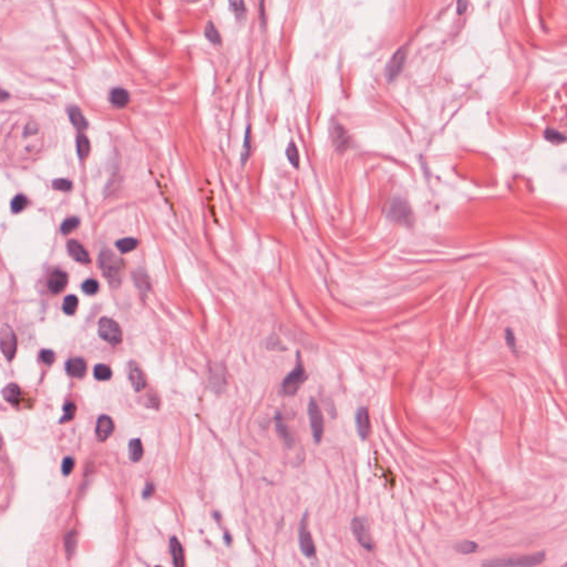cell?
Segmentation results:
<instances>
[{"label":"cell","instance_id":"6da1fadb","mask_svg":"<svg viewBox=\"0 0 567 567\" xmlns=\"http://www.w3.org/2000/svg\"><path fill=\"white\" fill-rule=\"evenodd\" d=\"M99 267L109 284L113 287H118L122 282L124 274L123 260L111 251L103 250L99 255Z\"/></svg>","mask_w":567,"mask_h":567},{"label":"cell","instance_id":"7a4b0ae2","mask_svg":"<svg viewBox=\"0 0 567 567\" xmlns=\"http://www.w3.org/2000/svg\"><path fill=\"white\" fill-rule=\"evenodd\" d=\"M544 560H545V553L539 552V553H535V554H530V555L489 560V562H484L483 566H498V567H504V566H535V565L542 564Z\"/></svg>","mask_w":567,"mask_h":567},{"label":"cell","instance_id":"3957f363","mask_svg":"<svg viewBox=\"0 0 567 567\" xmlns=\"http://www.w3.org/2000/svg\"><path fill=\"white\" fill-rule=\"evenodd\" d=\"M352 531L354 536L365 550L371 552L374 549L372 537L369 532V526L367 519L364 517L355 518L352 521Z\"/></svg>","mask_w":567,"mask_h":567},{"label":"cell","instance_id":"277c9868","mask_svg":"<svg viewBox=\"0 0 567 567\" xmlns=\"http://www.w3.org/2000/svg\"><path fill=\"white\" fill-rule=\"evenodd\" d=\"M307 378L304 366L302 364L301 357L297 356V365L294 370H292L287 377L285 378L283 382V391L287 396H294V394L299 390V388L304 384V381Z\"/></svg>","mask_w":567,"mask_h":567},{"label":"cell","instance_id":"5b68a950","mask_svg":"<svg viewBox=\"0 0 567 567\" xmlns=\"http://www.w3.org/2000/svg\"><path fill=\"white\" fill-rule=\"evenodd\" d=\"M99 336L112 346H117L122 341V330L119 323L110 318H101L99 321Z\"/></svg>","mask_w":567,"mask_h":567},{"label":"cell","instance_id":"8992f818","mask_svg":"<svg viewBox=\"0 0 567 567\" xmlns=\"http://www.w3.org/2000/svg\"><path fill=\"white\" fill-rule=\"evenodd\" d=\"M0 349L7 360H12L17 352V338L14 330L8 325L0 328Z\"/></svg>","mask_w":567,"mask_h":567},{"label":"cell","instance_id":"52a82bcc","mask_svg":"<svg viewBox=\"0 0 567 567\" xmlns=\"http://www.w3.org/2000/svg\"><path fill=\"white\" fill-rule=\"evenodd\" d=\"M308 416H309V422L311 432H313L314 440L319 443L321 441V438L323 435V418L320 408L318 407L317 402L311 399L309 401L308 406Z\"/></svg>","mask_w":567,"mask_h":567},{"label":"cell","instance_id":"ba28073f","mask_svg":"<svg viewBox=\"0 0 567 567\" xmlns=\"http://www.w3.org/2000/svg\"><path fill=\"white\" fill-rule=\"evenodd\" d=\"M299 546L307 557H313L316 554V547L313 537L308 530V514L305 513L299 526Z\"/></svg>","mask_w":567,"mask_h":567},{"label":"cell","instance_id":"9c48e42d","mask_svg":"<svg viewBox=\"0 0 567 567\" xmlns=\"http://www.w3.org/2000/svg\"><path fill=\"white\" fill-rule=\"evenodd\" d=\"M355 422L357 433H358L359 438L362 441L367 440L371 435V421L370 417H369V411L366 407H360L357 409L355 415Z\"/></svg>","mask_w":567,"mask_h":567},{"label":"cell","instance_id":"30bf717a","mask_svg":"<svg viewBox=\"0 0 567 567\" xmlns=\"http://www.w3.org/2000/svg\"><path fill=\"white\" fill-rule=\"evenodd\" d=\"M406 59H407V51H406V47H402L393 55L389 63L387 65L386 76L388 81H393L397 78L398 74L401 72V70H402L404 66Z\"/></svg>","mask_w":567,"mask_h":567},{"label":"cell","instance_id":"8fae6325","mask_svg":"<svg viewBox=\"0 0 567 567\" xmlns=\"http://www.w3.org/2000/svg\"><path fill=\"white\" fill-rule=\"evenodd\" d=\"M389 216L390 219L400 223H408L410 219H412V214L408 204L400 199H396L392 202Z\"/></svg>","mask_w":567,"mask_h":567},{"label":"cell","instance_id":"7c38bea8","mask_svg":"<svg viewBox=\"0 0 567 567\" xmlns=\"http://www.w3.org/2000/svg\"><path fill=\"white\" fill-rule=\"evenodd\" d=\"M67 248H68L69 255L75 260V262H79L82 264L91 263V258L89 256V253L78 240L75 239L69 240L67 244Z\"/></svg>","mask_w":567,"mask_h":567},{"label":"cell","instance_id":"4fadbf2b","mask_svg":"<svg viewBox=\"0 0 567 567\" xmlns=\"http://www.w3.org/2000/svg\"><path fill=\"white\" fill-rule=\"evenodd\" d=\"M67 284H68V275L65 272L57 269L51 273L48 280V287L52 294H60V292L66 288Z\"/></svg>","mask_w":567,"mask_h":567},{"label":"cell","instance_id":"5bb4252c","mask_svg":"<svg viewBox=\"0 0 567 567\" xmlns=\"http://www.w3.org/2000/svg\"><path fill=\"white\" fill-rule=\"evenodd\" d=\"M114 431V423L112 419L107 416H101L98 419L97 428H95V435L99 441H105L110 438Z\"/></svg>","mask_w":567,"mask_h":567},{"label":"cell","instance_id":"9a60e30c","mask_svg":"<svg viewBox=\"0 0 567 567\" xmlns=\"http://www.w3.org/2000/svg\"><path fill=\"white\" fill-rule=\"evenodd\" d=\"M66 370L70 377L84 378L87 373V362L79 357L71 358L67 361Z\"/></svg>","mask_w":567,"mask_h":567},{"label":"cell","instance_id":"2e32d148","mask_svg":"<svg viewBox=\"0 0 567 567\" xmlns=\"http://www.w3.org/2000/svg\"><path fill=\"white\" fill-rule=\"evenodd\" d=\"M129 379L136 391H141L146 387L145 375L142 372L141 368L136 365L134 362H131L129 365Z\"/></svg>","mask_w":567,"mask_h":567},{"label":"cell","instance_id":"e0dca14e","mask_svg":"<svg viewBox=\"0 0 567 567\" xmlns=\"http://www.w3.org/2000/svg\"><path fill=\"white\" fill-rule=\"evenodd\" d=\"M3 396L7 402L11 403L12 406H18L22 400V392L21 389L15 384H10L6 386L3 390Z\"/></svg>","mask_w":567,"mask_h":567},{"label":"cell","instance_id":"ac0fdd59","mask_svg":"<svg viewBox=\"0 0 567 567\" xmlns=\"http://www.w3.org/2000/svg\"><path fill=\"white\" fill-rule=\"evenodd\" d=\"M130 101V95L123 88H114L110 92V102L117 107H124Z\"/></svg>","mask_w":567,"mask_h":567},{"label":"cell","instance_id":"d6986e66","mask_svg":"<svg viewBox=\"0 0 567 567\" xmlns=\"http://www.w3.org/2000/svg\"><path fill=\"white\" fill-rule=\"evenodd\" d=\"M68 114H69V119L71 121V123L73 124L74 127H76L78 130H86L88 127V122L85 118L84 114H82L81 110L79 107L76 106H70L68 109Z\"/></svg>","mask_w":567,"mask_h":567},{"label":"cell","instance_id":"ffe728a7","mask_svg":"<svg viewBox=\"0 0 567 567\" xmlns=\"http://www.w3.org/2000/svg\"><path fill=\"white\" fill-rule=\"evenodd\" d=\"M170 550H171V554H172V557H173V563L175 566L177 567H181L184 566V553H183V549H182V545L178 542L176 537H172L171 538V542H170Z\"/></svg>","mask_w":567,"mask_h":567},{"label":"cell","instance_id":"44dd1931","mask_svg":"<svg viewBox=\"0 0 567 567\" xmlns=\"http://www.w3.org/2000/svg\"><path fill=\"white\" fill-rule=\"evenodd\" d=\"M133 282H134L139 291L141 292V295L148 294L151 288V285H150L149 277L144 272L138 271L133 274Z\"/></svg>","mask_w":567,"mask_h":567},{"label":"cell","instance_id":"7402d4cb","mask_svg":"<svg viewBox=\"0 0 567 567\" xmlns=\"http://www.w3.org/2000/svg\"><path fill=\"white\" fill-rule=\"evenodd\" d=\"M143 456V447L140 439H133L129 443V458L132 462H138Z\"/></svg>","mask_w":567,"mask_h":567},{"label":"cell","instance_id":"603a6c76","mask_svg":"<svg viewBox=\"0 0 567 567\" xmlns=\"http://www.w3.org/2000/svg\"><path fill=\"white\" fill-rule=\"evenodd\" d=\"M455 552L463 554V555H469V554H473L479 551V544L473 542V541H463V542H458L454 544Z\"/></svg>","mask_w":567,"mask_h":567},{"label":"cell","instance_id":"cb8c5ba5","mask_svg":"<svg viewBox=\"0 0 567 567\" xmlns=\"http://www.w3.org/2000/svg\"><path fill=\"white\" fill-rule=\"evenodd\" d=\"M76 150H78V154L81 160H85L89 155V153H90V142H89L86 136L79 134L78 138H76Z\"/></svg>","mask_w":567,"mask_h":567},{"label":"cell","instance_id":"d4e9b609","mask_svg":"<svg viewBox=\"0 0 567 567\" xmlns=\"http://www.w3.org/2000/svg\"><path fill=\"white\" fill-rule=\"evenodd\" d=\"M139 245V241L136 238H132V237H126V238H122L118 240L116 243V246L118 250L122 253V254H126V253H130L132 251H134L136 248Z\"/></svg>","mask_w":567,"mask_h":567},{"label":"cell","instance_id":"484cf974","mask_svg":"<svg viewBox=\"0 0 567 567\" xmlns=\"http://www.w3.org/2000/svg\"><path fill=\"white\" fill-rule=\"evenodd\" d=\"M93 374H94V378L97 380L100 381H106V380H110L112 377V371L109 366L106 365H97L94 367V370H93Z\"/></svg>","mask_w":567,"mask_h":567},{"label":"cell","instance_id":"4316f807","mask_svg":"<svg viewBox=\"0 0 567 567\" xmlns=\"http://www.w3.org/2000/svg\"><path fill=\"white\" fill-rule=\"evenodd\" d=\"M78 304L79 301L76 296L74 295H69L65 298V301H63V305H62V310L63 313L66 315H73L75 313L76 308H78Z\"/></svg>","mask_w":567,"mask_h":567},{"label":"cell","instance_id":"83f0119b","mask_svg":"<svg viewBox=\"0 0 567 567\" xmlns=\"http://www.w3.org/2000/svg\"><path fill=\"white\" fill-rule=\"evenodd\" d=\"M28 205V199L22 194H19L14 197V200L11 202V211L12 213H20Z\"/></svg>","mask_w":567,"mask_h":567},{"label":"cell","instance_id":"f1b7e54d","mask_svg":"<svg viewBox=\"0 0 567 567\" xmlns=\"http://www.w3.org/2000/svg\"><path fill=\"white\" fill-rule=\"evenodd\" d=\"M229 5L237 19H244L246 16V6L244 0H229Z\"/></svg>","mask_w":567,"mask_h":567},{"label":"cell","instance_id":"f546056e","mask_svg":"<svg viewBox=\"0 0 567 567\" xmlns=\"http://www.w3.org/2000/svg\"><path fill=\"white\" fill-rule=\"evenodd\" d=\"M205 36L207 39L214 44H221L222 39L218 29L215 28V25L212 22H208L205 27Z\"/></svg>","mask_w":567,"mask_h":567},{"label":"cell","instance_id":"4dcf8cb0","mask_svg":"<svg viewBox=\"0 0 567 567\" xmlns=\"http://www.w3.org/2000/svg\"><path fill=\"white\" fill-rule=\"evenodd\" d=\"M76 411V406L73 402H68L63 407V416L59 420V423H67L74 418Z\"/></svg>","mask_w":567,"mask_h":567},{"label":"cell","instance_id":"1f68e13d","mask_svg":"<svg viewBox=\"0 0 567 567\" xmlns=\"http://www.w3.org/2000/svg\"><path fill=\"white\" fill-rule=\"evenodd\" d=\"M79 224H80V220L78 218H70L61 224V232L65 235H68L71 232H73L74 229L78 228Z\"/></svg>","mask_w":567,"mask_h":567},{"label":"cell","instance_id":"d6a6232c","mask_svg":"<svg viewBox=\"0 0 567 567\" xmlns=\"http://www.w3.org/2000/svg\"><path fill=\"white\" fill-rule=\"evenodd\" d=\"M336 134H335V143L337 148H342L343 150L348 148V143H347V134L345 133V131L342 130V127H336Z\"/></svg>","mask_w":567,"mask_h":567},{"label":"cell","instance_id":"836d02e7","mask_svg":"<svg viewBox=\"0 0 567 567\" xmlns=\"http://www.w3.org/2000/svg\"><path fill=\"white\" fill-rule=\"evenodd\" d=\"M82 290L87 295H95L99 290V283L95 279H87L82 284Z\"/></svg>","mask_w":567,"mask_h":567},{"label":"cell","instance_id":"e575fe53","mask_svg":"<svg viewBox=\"0 0 567 567\" xmlns=\"http://www.w3.org/2000/svg\"><path fill=\"white\" fill-rule=\"evenodd\" d=\"M286 154H287V158L289 160V162L292 164V167L294 168H298L299 165V155H298V151L297 148L295 146L294 143H290L289 146L287 148V151H286Z\"/></svg>","mask_w":567,"mask_h":567},{"label":"cell","instance_id":"d590c367","mask_svg":"<svg viewBox=\"0 0 567 567\" xmlns=\"http://www.w3.org/2000/svg\"><path fill=\"white\" fill-rule=\"evenodd\" d=\"M252 139H251V130L247 129L246 131V136H245V141H244V148H243V154H241V162L243 164L246 162V160L250 156V153L252 150Z\"/></svg>","mask_w":567,"mask_h":567},{"label":"cell","instance_id":"8d00e7d4","mask_svg":"<svg viewBox=\"0 0 567 567\" xmlns=\"http://www.w3.org/2000/svg\"><path fill=\"white\" fill-rule=\"evenodd\" d=\"M52 187L57 191H62V192H68L72 188V183L66 178H58L55 180L52 183Z\"/></svg>","mask_w":567,"mask_h":567},{"label":"cell","instance_id":"74e56055","mask_svg":"<svg viewBox=\"0 0 567 567\" xmlns=\"http://www.w3.org/2000/svg\"><path fill=\"white\" fill-rule=\"evenodd\" d=\"M545 138L546 140H549V141L554 143H562L565 141V138L563 134H560V133L557 131L550 130V129L545 131Z\"/></svg>","mask_w":567,"mask_h":567},{"label":"cell","instance_id":"f35d334b","mask_svg":"<svg viewBox=\"0 0 567 567\" xmlns=\"http://www.w3.org/2000/svg\"><path fill=\"white\" fill-rule=\"evenodd\" d=\"M73 468H74V458L71 457V456L66 457L65 460H63L62 466H61V471H62L63 475L68 476V475L71 474V472L73 471Z\"/></svg>","mask_w":567,"mask_h":567},{"label":"cell","instance_id":"ab89813d","mask_svg":"<svg viewBox=\"0 0 567 567\" xmlns=\"http://www.w3.org/2000/svg\"><path fill=\"white\" fill-rule=\"evenodd\" d=\"M40 359H41L43 364L50 366L51 364H53V361L56 359V355H55L52 350L43 349L40 352Z\"/></svg>","mask_w":567,"mask_h":567},{"label":"cell","instance_id":"60d3db41","mask_svg":"<svg viewBox=\"0 0 567 567\" xmlns=\"http://www.w3.org/2000/svg\"><path fill=\"white\" fill-rule=\"evenodd\" d=\"M505 340L508 348L512 350L513 353H518V347H517V339H515V336L514 333L511 329H506L505 331Z\"/></svg>","mask_w":567,"mask_h":567},{"label":"cell","instance_id":"b9f144b4","mask_svg":"<svg viewBox=\"0 0 567 567\" xmlns=\"http://www.w3.org/2000/svg\"><path fill=\"white\" fill-rule=\"evenodd\" d=\"M74 544H75V534L73 532H70L66 538V546H67L68 554L70 553V551L72 552L74 550Z\"/></svg>","mask_w":567,"mask_h":567},{"label":"cell","instance_id":"7bdbcfd3","mask_svg":"<svg viewBox=\"0 0 567 567\" xmlns=\"http://www.w3.org/2000/svg\"><path fill=\"white\" fill-rule=\"evenodd\" d=\"M153 493H154V487H153V484H152V483H149L148 485H146L145 490H144L143 496H144L145 499H149V498H151V496L153 495Z\"/></svg>","mask_w":567,"mask_h":567},{"label":"cell","instance_id":"ee69618b","mask_svg":"<svg viewBox=\"0 0 567 567\" xmlns=\"http://www.w3.org/2000/svg\"><path fill=\"white\" fill-rule=\"evenodd\" d=\"M467 6H468L467 0H458V3H457V12H458V14H463V12L466 11V9H467Z\"/></svg>","mask_w":567,"mask_h":567},{"label":"cell","instance_id":"f6af8a7d","mask_svg":"<svg viewBox=\"0 0 567 567\" xmlns=\"http://www.w3.org/2000/svg\"><path fill=\"white\" fill-rule=\"evenodd\" d=\"M8 99H9V93L7 91L3 90V89H0V102H4Z\"/></svg>","mask_w":567,"mask_h":567},{"label":"cell","instance_id":"bcb514c9","mask_svg":"<svg viewBox=\"0 0 567 567\" xmlns=\"http://www.w3.org/2000/svg\"><path fill=\"white\" fill-rule=\"evenodd\" d=\"M0 447H2V443H0Z\"/></svg>","mask_w":567,"mask_h":567}]
</instances>
